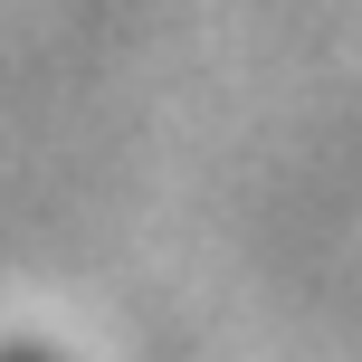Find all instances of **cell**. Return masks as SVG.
Masks as SVG:
<instances>
[{
	"label": "cell",
	"instance_id": "cell-1",
	"mask_svg": "<svg viewBox=\"0 0 362 362\" xmlns=\"http://www.w3.org/2000/svg\"><path fill=\"white\" fill-rule=\"evenodd\" d=\"M19 362H29V353H19Z\"/></svg>",
	"mask_w": 362,
	"mask_h": 362
}]
</instances>
